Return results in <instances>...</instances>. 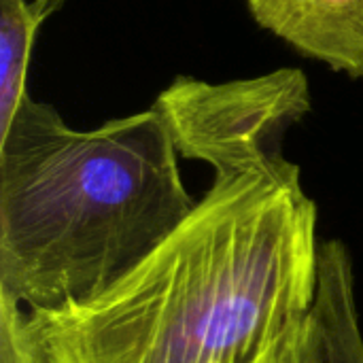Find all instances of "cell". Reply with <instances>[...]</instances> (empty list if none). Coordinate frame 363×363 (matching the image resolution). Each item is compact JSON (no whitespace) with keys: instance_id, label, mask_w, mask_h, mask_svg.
<instances>
[{"instance_id":"6da1fadb","label":"cell","mask_w":363,"mask_h":363,"mask_svg":"<svg viewBox=\"0 0 363 363\" xmlns=\"http://www.w3.org/2000/svg\"><path fill=\"white\" fill-rule=\"evenodd\" d=\"M189 217L100 296L28 313L45 363H268L313 315L319 213L272 149L221 166Z\"/></svg>"},{"instance_id":"7a4b0ae2","label":"cell","mask_w":363,"mask_h":363,"mask_svg":"<svg viewBox=\"0 0 363 363\" xmlns=\"http://www.w3.org/2000/svg\"><path fill=\"white\" fill-rule=\"evenodd\" d=\"M162 113L70 128L26 94L0 136V291L28 313L87 302L194 211Z\"/></svg>"},{"instance_id":"3957f363","label":"cell","mask_w":363,"mask_h":363,"mask_svg":"<svg viewBox=\"0 0 363 363\" xmlns=\"http://www.w3.org/2000/svg\"><path fill=\"white\" fill-rule=\"evenodd\" d=\"M166 119L181 157L213 170L283 149L285 134L313 108L300 68L211 83L177 77L153 104Z\"/></svg>"},{"instance_id":"277c9868","label":"cell","mask_w":363,"mask_h":363,"mask_svg":"<svg viewBox=\"0 0 363 363\" xmlns=\"http://www.w3.org/2000/svg\"><path fill=\"white\" fill-rule=\"evenodd\" d=\"M259 28L296 53L363 77V0H245Z\"/></svg>"},{"instance_id":"5b68a950","label":"cell","mask_w":363,"mask_h":363,"mask_svg":"<svg viewBox=\"0 0 363 363\" xmlns=\"http://www.w3.org/2000/svg\"><path fill=\"white\" fill-rule=\"evenodd\" d=\"M319 363H363V332L357 311L355 270L340 240H325L313 306Z\"/></svg>"},{"instance_id":"8992f818","label":"cell","mask_w":363,"mask_h":363,"mask_svg":"<svg viewBox=\"0 0 363 363\" xmlns=\"http://www.w3.org/2000/svg\"><path fill=\"white\" fill-rule=\"evenodd\" d=\"M38 26L30 0H0V136L28 94L26 77Z\"/></svg>"},{"instance_id":"52a82bcc","label":"cell","mask_w":363,"mask_h":363,"mask_svg":"<svg viewBox=\"0 0 363 363\" xmlns=\"http://www.w3.org/2000/svg\"><path fill=\"white\" fill-rule=\"evenodd\" d=\"M0 363H45L28 321V311L0 291Z\"/></svg>"},{"instance_id":"ba28073f","label":"cell","mask_w":363,"mask_h":363,"mask_svg":"<svg viewBox=\"0 0 363 363\" xmlns=\"http://www.w3.org/2000/svg\"><path fill=\"white\" fill-rule=\"evenodd\" d=\"M268 363H319V347L313 315L298 323L272 351Z\"/></svg>"},{"instance_id":"9c48e42d","label":"cell","mask_w":363,"mask_h":363,"mask_svg":"<svg viewBox=\"0 0 363 363\" xmlns=\"http://www.w3.org/2000/svg\"><path fill=\"white\" fill-rule=\"evenodd\" d=\"M32 4H34V13H36L38 21L43 23L45 19L55 15L66 4V0H34Z\"/></svg>"}]
</instances>
